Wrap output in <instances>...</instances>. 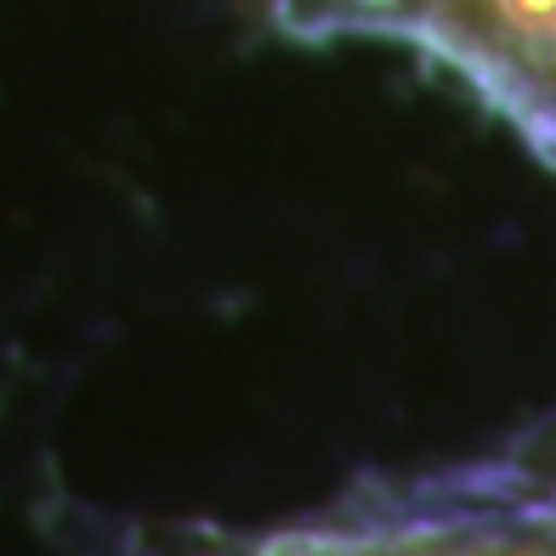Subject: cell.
Instances as JSON below:
<instances>
[{"instance_id": "cell-1", "label": "cell", "mask_w": 556, "mask_h": 556, "mask_svg": "<svg viewBox=\"0 0 556 556\" xmlns=\"http://www.w3.org/2000/svg\"><path fill=\"white\" fill-rule=\"evenodd\" d=\"M313 40H392L443 63L556 165V0H273Z\"/></svg>"}]
</instances>
